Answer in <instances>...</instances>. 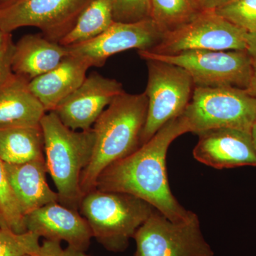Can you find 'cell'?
Listing matches in <instances>:
<instances>
[{
  "mask_svg": "<svg viewBox=\"0 0 256 256\" xmlns=\"http://www.w3.org/2000/svg\"><path fill=\"white\" fill-rule=\"evenodd\" d=\"M188 132L190 127L183 116L172 120L130 156L104 170L96 190L138 197L173 222L188 220L194 212L185 210L173 195L166 169L170 146Z\"/></svg>",
  "mask_w": 256,
  "mask_h": 256,
  "instance_id": "1",
  "label": "cell"
},
{
  "mask_svg": "<svg viewBox=\"0 0 256 256\" xmlns=\"http://www.w3.org/2000/svg\"><path fill=\"white\" fill-rule=\"evenodd\" d=\"M146 92L118 96L92 127L95 144L90 163L80 180L82 196L96 190L100 175L109 166L127 158L141 146L148 117Z\"/></svg>",
  "mask_w": 256,
  "mask_h": 256,
  "instance_id": "2",
  "label": "cell"
},
{
  "mask_svg": "<svg viewBox=\"0 0 256 256\" xmlns=\"http://www.w3.org/2000/svg\"><path fill=\"white\" fill-rule=\"evenodd\" d=\"M46 164L66 206L77 210L82 198L80 180L92 160L95 144L92 129L74 131L65 126L54 112L42 120Z\"/></svg>",
  "mask_w": 256,
  "mask_h": 256,
  "instance_id": "3",
  "label": "cell"
},
{
  "mask_svg": "<svg viewBox=\"0 0 256 256\" xmlns=\"http://www.w3.org/2000/svg\"><path fill=\"white\" fill-rule=\"evenodd\" d=\"M79 208L94 238L114 252L127 249L130 240L156 210L132 195L98 190L82 197Z\"/></svg>",
  "mask_w": 256,
  "mask_h": 256,
  "instance_id": "4",
  "label": "cell"
},
{
  "mask_svg": "<svg viewBox=\"0 0 256 256\" xmlns=\"http://www.w3.org/2000/svg\"><path fill=\"white\" fill-rule=\"evenodd\" d=\"M182 116L190 132L197 136L220 128L252 134L256 122V98L237 88L195 86Z\"/></svg>",
  "mask_w": 256,
  "mask_h": 256,
  "instance_id": "5",
  "label": "cell"
},
{
  "mask_svg": "<svg viewBox=\"0 0 256 256\" xmlns=\"http://www.w3.org/2000/svg\"><path fill=\"white\" fill-rule=\"evenodd\" d=\"M143 60L178 66L186 70L195 86L234 87L248 90L255 63L247 50H190L174 55H159L139 50Z\"/></svg>",
  "mask_w": 256,
  "mask_h": 256,
  "instance_id": "6",
  "label": "cell"
},
{
  "mask_svg": "<svg viewBox=\"0 0 256 256\" xmlns=\"http://www.w3.org/2000/svg\"><path fill=\"white\" fill-rule=\"evenodd\" d=\"M148 82V117L141 137V146L162 128L182 116L191 100L194 84L185 69L160 60H146Z\"/></svg>",
  "mask_w": 256,
  "mask_h": 256,
  "instance_id": "7",
  "label": "cell"
},
{
  "mask_svg": "<svg viewBox=\"0 0 256 256\" xmlns=\"http://www.w3.org/2000/svg\"><path fill=\"white\" fill-rule=\"evenodd\" d=\"M248 34L214 10H202L188 22L165 32L150 52L174 55L190 50H246Z\"/></svg>",
  "mask_w": 256,
  "mask_h": 256,
  "instance_id": "8",
  "label": "cell"
},
{
  "mask_svg": "<svg viewBox=\"0 0 256 256\" xmlns=\"http://www.w3.org/2000/svg\"><path fill=\"white\" fill-rule=\"evenodd\" d=\"M134 239L136 256H214L194 213L184 222H173L156 210Z\"/></svg>",
  "mask_w": 256,
  "mask_h": 256,
  "instance_id": "9",
  "label": "cell"
},
{
  "mask_svg": "<svg viewBox=\"0 0 256 256\" xmlns=\"http://www.w3.org/2000/svg\"><path fill=\"white\" fill-rule=\"evenodd\" d=\"M92 0H18L0 8V30L6 34L25 26L41 30L58 42L73 28Z\"/></svg>",
  "mask_w": 256,
  "mask_h": 256,
  "instance_id": "10",
  "label": "cell"
},
{
  "mask_svg": "<svg viewBox=\"0 0 256 256\" xmlns=\"http://www.w3.org/2000/svg\"><path fill=\"white\" fill-rule=\"evenodd\" d=\"M163 34L151 18L136 23L114 22L100 36L67 48L70 54L86 60L90 67H101L117 54L152 50Z\"/></svg>",
  "mask_w": 256,
  "mask_h": 256,
  "instance_id": "11",
  "label": "cell"
},
{
  "mask_svg": "<svg viewBox=\"0 0 256 256\" xmlns=\"http://www.w3.org/2000/svg\"><path fill=\"white\" fill-rule=\"evenodd\" d=\"M124 92L118 80L94 73L53 112L70 129L90 130L112 101Z\"/></svg>",
  "mask_w": 256,
  "mask_h": 256,
  "instance_id": "12",
  "label": "cell"
},
{
  "mask_svg": "<svg viewBox=\"0 0 256 256\" xmlns=\"http://www.w3.org/2000/svg\"><path fill=\"white\" fill-rule=\"evenodd\" d=\"M193 154L202 164L217 170L256 166L252 134L228 128L210 130L198 134Z\"/></svg>",
  "mask_w": 256,
  "mask_h": 256,
  "instance_id": "13",
  "label": "cell"
},
{
  "mask_svg": "<svg viewBox=\"0 0 256 256\" xmlns=\"http://www.w3.org/2000/svg\"><path fill=\"white\" fill-rule=\"evenodd\" d=\"M28 232L46 240L68 242V246L85 252L94 238L87 220L77 210L60 204H48L24 216Z\"/></svg>",
  "mask_w": 256,
  "mask_h": 256,
  "instance_id": "14",
  "label": "cell"
},
{
  "mask_svg": "<svg viewBox=\"0 0 256 256\" xmlns=\"http://www.w3.org/2000/svg\"><path fill=\"white\" fill-rule=\"evenodd\" d=\"M28 84L13 73L0 84V130L41 126L47 112Z\"/></svg>",
  "mask_w": 256,
  "mask_h": 256,
  "instance_id": "15",
  "label": "cell"
},
{
  "mask_svg": "<svg viewBox=\"0 0 256 256\" xmlns=\"http://www.w3.org/2000/svg\"><path fill=\"white\" fill-rule=\"evenodd\" d=\"M90 68L86 60L69 54L56 68L34 79L28 86L46 112H53L85 82Z\"/></svg>",
  "mask_w": 256,
  "mask_h": 256,
  "instance_id": "16",
  "label": "cell"
},
{
  "mask_svg": "<svg viewBox=\"0 0 256 256\" xmlns=\"http://www.w3.org/2000/svg\"><path fill=\"white\" fill-rule=\"evenodd\" d=\"M4 164L10 186L24 216L45 205L60 202L58 193L47 182L45 159L22 164Z\"/></svg>",
  "mask_w": 256,
  "mask_h": 256,
  "instance_id": "17",
  "label": "cell"
},
{
  "mask_svg": "<svg viewBox=\"0 0 256 256\" xmlns=\"http://www.w3.org/2000/svg\"><path fill=\"white\" fill-rule=\"evenodd\" d=\"M69 55L67 47L41 35H26L15 44L12 72L32 82L56 68Z\"/></svg>",
  "mask_w": 256,
  "mask_h": 256,
  "instance_id": "18",
  "label": "cell"
},
{
  "mask_svg": "<svg viewBox=\"0 0 256 256\" xmlns=\"http://www.w3.org/2000/svg\"><path fill=\"white\" fill-rule=\"evenodd\" d=\"M41 126L0 130V158L8 164H22L45 159Z\"/></svg>",
  "mask_w": 256,
  "mask_h": 256,
  "instance_id": "19",
  "label": "cell"
},
{
  "mask_svg": "<svg viewBox=\"0 0 256 256\" xmlns=\"http://www.w3.org/2000/svg\"><path fill=\"white\" fill-rule=\"evenodd\" d=\"M114 22L112 0H92L60 44L68 47L90 41L102 34Z\"/></svg>",
  "mask_w": 256,
  "mask_h": 256,
  "instance_id": "20",
  "label": "cell"
},
{
  "mask_svg": "<svg viewBox=\"0 0 256 256\" xmlns=\"http://www.w3.org/2000/svg\"><path fill=\"white\" fill-rule=\"evenodd\" d=\"M201 11L197 0H151L150 18L163 33L188 22Z\"/></svg>",
  "mask_w": 256,
  "mask_h": 256,
  "instance_id": "21",
  "label": "cell"
},
{
  "mask_svg": "<svg viewBox=\"0 0 256 256\" xmlns=\"http://www.w3.org/2000/svg\"><path fill=\"white\" fill-rule=\"evenodd\" d=\"M0 216L8 228L18 234L28 232L23 214L11 186L4 162L0 158Z\"/></svg>",
  "mask_w": 256,
  "mask_h": 256,
  "instance_id": "22",
  "label": "cell"
},
{
  "mask_svg": "<svg viewBox=\"0 0 256 256\" xmlns=\"http://www.w3.org/2000/svg\"><path fill=\"white\" fill-rule=\"evenodd\" d=\"M41 237L32 232L18 234L4 227L0 230V256H32L41 247Z\"/></svg>",
  "mask_w": 256,
  "mask_h": 256,
  "instance_id": "23",
  "label": "cell"
},
{
  "mask_svg": "<svg viewBox=\"0 0 256 256\" xmlns=\"http://www.w3.org/2000/svg\"><path fill=\"white\" fill-rule=\"evenodd\" d=\"M214 11L248 33H256V0H234Z\"/></svg>",
  "mask_w": 256,
  "mask_h": 256,
  "instance_id": "24",
  "label": "cell"
},
{
  "mask_svg": "<svg viewBox=\"0 0 256 256\" xmlns=\"http://www.w3.org/2000/svg\"><path fill=\"white\" fill-rule=\"evenodd\" d=\"M114 22L136 23L150 18L151 0H112Z\"/></svg>",
  "mask_w": 256,
  "mask_h": 256,
  "instance_id": "25",
  "label": "cell"
},
{
  "mask_svg": "<svg viewBox=\"0 0 256 256\" xmlns=\"http://www.w3.org/2000/svg\"><path fill=\"white\" fill-rule=\"evenodd\" d=\"M15 44L10 34L6 41L0 47V84L4 82L12 72V60Z\"/></svg>",
  "mask_w": 256,
  "mask_h": 256,
  "instance_id": "26",
  "label": "cell"
},
{
  "mask_svg": "<svg viewBox=\"0 0 256 256\" xmlns=\"http://www.w3.org/2000/svg\"><path fill=\"white\" fill-rule=\"evenodd\" d=\"M64 249L58 240H46L36 254L32 256H60Z\"/></svg>",
  "mask_w": 256,
  "mask_h": 256,
  "instance_id": "27",
  "label": "cell"
},
{
  "mask_svg": "<svg viewBox=\"0 0 256 256\" xmlns=\"http://www.w3.org/2000/svg\"><path fill=\"white\" fill-rule=\"evenodd\" d=\"M246 50L256 64V33L248 34Z\"/></svg>",
  "mask_w": 256,
  "mask_h": 256,
  "instance_id": "28",
  "label": "cell"
},
{
  "mask_svg": "<svg viewBox=\"0 0 256 256\" xmlns=\"http://www.w3.org/2000/svg\"><path fill=\"white\" fill-rule=\"evenodd\" d=\"M60 256H90L87 255L85 252L78 249L74 248L73 247L68 246L65 250H63Z\"/></svg>",
  "mask_w": 256,
  "mask_h": 256,
  "instance_id": "29",
  "label": "cell"
},
{
  "mask_svg": "<svg viewBox=\"0 0 256 256\" xmlns=\"http://www.w3.org/2000/svg\"><path fill=\"white\" fill-rule=\"evenodd\" d=\"M248 92L249 94H252V96L256 98V64H255V66H254V75H252V82H250V86H249L248 88Z\"/></svg>",
  "mask_w": 256,
  "mask_h": 256,
  "instance_id": "30",
  "label": "cell"
},
{
  "mask_svg": "<svg viewBox=\"0 0 256 256\" xmlns=\"http://www.w3.org/2000/svg\"><path fill=\"white\" fill-rule=\"evenodd\" d=\"M10 34H11L4 33V32L0 30V47L2 46L3 44L4 43L6 38H8V36H9Z\"/></svg>",
  "mask_w": 256,
  "mask_h": 256,
  "instance_id": "31",
  "label": "cell"
},
{
  "mask_svg": "<svg viewBox=\"0 0 256 256\" xmlns=\"http://www.w3.org/2000/svg\"><path fill=\"white\" fill-rule=\"evenodd\" d=\"M18 1V0H0V8L9 6Z\"/></svg>",
  "mask_w": 256,
  "mask_h": 256,
  "instance_id": "32",
  "label": "cell"
},
{
  "mask_svg": "<svg viewBox=\"0 0 256 256\" xmlns=\"http://www.w3.org/2000/svg\"><path fill=\"white\" fill-rule=\"evenodd\" d=\"M252 142H254V148L256 152V122L254 124V128H252Z\"/></svg>",
  "mask_w": 256,
  "mask_h": 256,
  "instance_id": "33",
  "label": "cell"
},
{
  "mask_svg": "<svg viewBox=\"0 0 256 256\" xmlns=\"http://www.w3.org/2000/svg\"><path fill=\"white\" fill-rule=\"evenodd\" d=\"M4 227H8L4 222H3L2 218L1 216H0V230Z\"/></svg>",
  "mask_w": 256,
  "mask_h": 256,
  "instance_id": "34",
  "label": "cell"
},
{
  "mask_svg": "<svg viewBox=\"0 0 256 256\" xmlns=\"http://www.w3.org/2000/svg\"></svg>",
  "mask_w": 256,
  "mask_h": 256,
  "instance_id": "35",
  "label": "cell"
}]
</instances>
